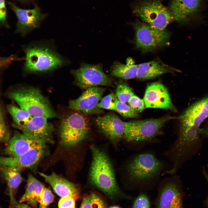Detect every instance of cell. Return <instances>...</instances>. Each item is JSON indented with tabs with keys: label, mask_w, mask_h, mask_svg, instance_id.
I'll return each instance as SVG.
<instances>
[{
	"label": "cell",
	"mask_w": 208,
	"mask_h": 208,
	"mask_svg": "<svg viewBox=\"0 0 208 208\" xmlns=\"http://www.w3.org/2000/svg\"><path fill=\"white\" fill-rule=\"evenodd\" d=\"M88 118L78 112L73 113L62 121L60 127L61 142L66 147L78 144L87 135L90 129Z\"/></svg>",
	"instance_id": "7"
},
{
	"label": "cell",
	"mask_w": 208,
	"mask_h": 208,
	"mask_svg": "<svg viewBox=\"0 0 208 208\" xmlns=\"http://www.w3.org/2000/svg\"><path fill=\"white\" fill-rule=\"evenodd\" d=\"M46 144H42L16 157H1L0 162L2 166L14 167L21 170L35 166L46 155Z\"/></svg>",
	"instance_id": "16"
},
{
	"label": "cell",
	"mask_w": 208,
	"mask_h": 208,
	"mask_svg": "<svg viewBox=\"0 0 208 208\" xmlns=\"http://www.w3.org/2000/svg\"><path fill=\"white\" fill-rule=\"evenodd\" d=\"M45 187L38 180L31 174L28 177L24 193L19 203L26 202L34 206L38 203L40 195Z\"/></svg>",
	"instance_id": "22"
},
{
	"label": "cell",
	"mask_w": 208,
	"mask_h": 208,
	"mask_svg": "<svg viewBox=\"0 0 208 208\" xmlns=\"http://www.w3.org/2000/svg\"><path fill=\"white\" fill-rule=\"evenodd\" d=\"M92 160L89 173L91 183L110 196H128L121 192L117 183L113 166L106 154L95 146H90Z\"/></svg>",
	"instance_id": "3"
},
{
	"label": "cell",
	"mask_w": 208,
	"mask_h": 208,
	"mask_svg": "<svg viewBox=\"0 0 208 208\" xmlns=\"http://www.w3.org/2000/svg\"><path fill=\"white\" fill-rule=\"evenodd\" d=\"M136 47L143 53L152 51L167 44L170 36L165 30L154 28L143 22L134 25Z\"/></svg>",
	"instance_id": "8"
},
{
	"label": "cell",
	"mask_w": 208,
	"mask_h": 208,
	"mask_svg": "<svg viewBox=\"0 0 208 208\" xmlns=\"http://www.w3.org/2000/svg\"><path fill=\"white\" fill-rule=\"evenodd\" d=\"M95 122L101 131L115 144L123 138L124 122L116 115L108 113L98 116L95 118Z\"/></svg>",
	"instance_id": "17"
},
{
	"label": "cell",
	"mask_w": 208,
	"mask_h": 208,
	"mask_svg": "<svg viewBox=\"0 0 208 208\" xmlns=\"http://www.w3.org/2000/svg\"><path fill=\"white\" fill-rule=\"evenodd\" d=\"M208 117V95L194 103L178 118L179 128L200 129L201 123Z\"/></svg>",
	"instance_id": "14"
},
{
	"label": "cell",
	"mask_w": 208,
	"mask_h": 208,
	"mask_svg": "<svg viewBox=\"0 0 208 208\" xmlns=\"http://www.w3.org/2000/svg\"><path fill=\"white\" fill-rule=\"evenodd\" d=\"M171 11L174 19L177 22L187 23L199 14L202 0H171Z\"/></svg>",
	"instance_id": "18"
},
{
	"label": "cell",
	"mask_w": 208,
	"mask_h": 208,
	"mask_svg": "<svg viewBox=\"0 0 208 208\" xmlns=\"http://www.w3.org/2000/svg\"><path fill=\"white\" fill-rule=\"evenodd\" d=\"M12 203L14 205V208H31L26 204L18 203L15 200Z\"/></svg>",
	"instance_id": "36"
},
{
	"label": "cell",
	"mask_w": 208,
	"mask_h": 208,
	"mask_svg": "<svg viewBox=\"0 0 208 208\" xmlns=\"http://www.w3.org/2000/svg\"><path fill=\"white\" fill-rule=\"evenodd\" d=\"M105 90L104 88L98 86L88 88L78 98L70 100L68 107L86 114L101 113L103 110L98 108L97 105Z\"/></svg>",
	"instance_id": "15"
},
{
	"label": "cell",
	"mask_w": 208,
	"mask_h": 208,
	"mask_svg": "<svg viewBox=\"0 0 208 208\" xmlns=\"http://www.w3.org/2000/svg\"><path fill=\"white\" fill-rule=\"evenodd\" d=\"M75 199L71 196L61 198L59 201V208H75Z\"/></svg>",
	"instance_id": "35"
},
{
	"label": "cell",
	"mask_w": 208,
	"mask_h": 208,
	"mask_svg": "<svg viewBox=\"0 0 208 208\" xmlns=\"http://www.w3.org/2000/svg\"><path fill=\"white\" fill-rule=\"evenodd\" d=\"M115 108V111L124 117L136 118L139 116L138 113L132 109L129 105L121 102L117 98Z\"/></svg>",
	"instance_id": "28"
},
{
	"label": "cell",
	"mask_w": 208,
	"mask_h": 208,
	"mask_svg": "<svg viewBox=\"0 0 208 208\" xmlns=\"http://www.w3.org/2000/svg\"><path fill=\"white\" fill-rule=\"evenodd\" d=\"M43 144L22 133L16 132L9 140V143L5 149L4 153L10 157H16Z\"/></svg>",
	"instance_id": "20"
},
{
	"label": "cell",
	"mask_w": 208,
	"mask_h": 208,
	"mask_svg": "<svg viewBox=\"0 0 208 208\" xmlns=\"http://www.w3.org/2000/svg\"><path fill=\"white\" fill-rule=\"evenodd\" d=\"M138 65L135 64L131 58L127 59L125 64L119 62L114 63L111 69L112 76L124 79H129L136 77Z\"/></svg>",
	"instance_id": "23"
},
{
	"label": "cell",
	"mask_w": 208,
	"mask_h": 208,
	"mask_svg": "<svg viewBox=\"0 0 208 208\" xmlns=\"http://www.w3.org/2000/svg\"><path fill=\"white\" fill-rule=\"evenodd\" d=\"M177 118L169 115L155 119L136 120L124 122L123 138L132 143L150 142L159 133L165 123Z\"/></svg>",
	"instance_id": "4"
},
{
	"label": "cell",
	"mask_w": 208,
	"mask_h": 208,
	"mask_svg": "<svg viewBox=\"0 0 208 208\" xmlns=\"http://www.w3.org/2000/svg\"><path fill=\"white\" fill-rule=\"evenodd\" d=\"M39 174L59 196L61 198L71 196L75 200L78 198L79 190L74 184L53 172L49 174L42 172Z\"/></svg>",
	"instance_id": "19"
},
{
	"label": "cell",
	"mask_w": 208,
	"mask_h": 208,
	"mask_svg": "<svg viewBox=\"0 0 208 208\" xmlns=\"http://www.w3.org/2000/svg\"><path fill=\"white\" fill-rule=\"evenodd\" d=\"M127 102L130 107L138 113L142 112L146 107L144 100L134 94L130 98Z\"/></svg>",
	"instance_id": "31"
},
{
	"label": "cell",
	"mask_w": 208,
	"mask_h": 208,
	"mask_svg": "<svg viewBox=\"0 0 208 208\" xmlns=\"http://www.w3.org/2000/svg\"><path fill=\"white\" fill-rule=\"evenodd\" d=\"M7 109L14 122V124L16 125H23L28 122L32 117L25 110L13 105H8Z\"/></svg>",
	"instance_id": "25"
},
{
	"label": "cell",
	"mask_w": 208,
	"mask_h": 208,
	"mask_svg": "<svg viewBox=\"0 0 208 208\" xmlns=\"http://www.w3.org/2000/svg\"><path fill=\"white\" fill-rule=\"evenodd\" d=\"M54 199V196L51 190L45 187L39 201L40 208H46L53 201Z\"/></svg>",
	"instance_id": "30"
},
{
	"label": "cell",
	"mask_w": 208,
	"mask_h": 208,
	"mask_svg": "<svg viewBox=\"0 0 208 208\" xmlns=\"http://www.w3.org/2000/svg\"><path fill=\"white\" fill-rule=\"evenodd\" d=\"M18 1H20L22 2H25L27 1H28L29 0H17Z\"/></svg>",
	"instance_id": "38"
},
{
	"label": "cell",
	"mask_w": 208,
	"mask_h": 208,
	"mask_svg": "<svg viewBox=\"0 0 208 208\" xmlns=\"http://www.w3.org/2000/svg\"><path fill=\"white\" fill-rule=\"evenodd\" d=\"M150 203L147 196L144 194H140L135 199L133 208H150Z\"/></svg>",
	"instance_id": "33"
},
{
	"label": "cell",
	"mask_w": 208,
	"mask_h": 208,
	"mask_svg": "<svg viewBox=\"0 0 208 208\" xmlns=\"http://www.w3.org/2000/svg\"><path fill=\"white\" fill-rule=\"evenodd\" d=\"M10 133L5 124L4 115L1 108L0 114V139L2 142H5L10 139Z\"/></svg>",
	"instance_id": "32"
},
{
	"label": "cell",
	"mask_w": 208,
	"mask_h": 208,
	"mask_svg": "<svg viewBox=\"0 0 208 208\" xmlns=\"http://www.w3.org/2000/svg\"><path fill=\"white\" fill-rule=\"evenodd\" d=\"M115 92V95L117 99L121 102L125 103L134 95L132 88L122 81L117 83Z\"/></svg>",
	"instance_id": "26"
},
{
	"label": "cell",
	"mask_w": 208,
	"mask_h": 208,
	"mask_svg": "<svg viewBox=\"0 0 208 208\" xmlns=\"http://www.w3.org/2000/svg\"><path fill=\"white\" fill-rule=\"evenodd\" d=\"M8 3L16 16L17 21L14 32L24 37L33 30L39 27L47 16L36 5L31 9L20 8L11 2Z\"/></svg>",
	"instance_id": "11"
},
{
	"label": "cell",
	"mask_w": 208,
	"mask_h": 208,
	"mask_svg": "<svg viewBox=\"0 0 208 208\" xmlns=\"http://www.w3.org/2000/svg\"><path fill=\"white\" fill-rule=\"evenodd\" d=\"M122 169L123 178L127 186L136 189L154 186L168 170L164 162L150 151L128 157Z\"/></svg>",
	"instance_id": "1"
},
{
	"label": "cell",
	"mask_w": 208,
	"mask_h": 208,
	"mask_svg": "<svg viewBox=\"0 0 208 208\" xmlns=\"http://www.w3.org/2000/svg\"><path fill=\"white\" fill-rule=\"evenodd\" d=\"M116 97L115 95L110 93L102 98L98 103L97 107L99 109L116 110Z\"/></svg>",
	"instance_id": "29"
},
{
	"label": "cell",
	"mask_w": 208,
	"mask_h": 208,
	"mask_svg": "<svg viewBox=\"0 0 208 208\" xmlns=\"http://www.w3.org/2000/svg\"><path fill=\"white\" fill-rule=\"evenodd\" d=\"M178 72L177 69L157 60L142 63L138 65L136 77L140 80L153 79L164 74Z\"/></svg>",
	"instance_id": "21"
},
{
	"label": "cell",
	"mask_w": 208,
	"mask_h": 208,
	"mask_svg": "<svg viewBox=\"0 0 208 208\" xmlns=\"http://www.w3.org/2000/svg\"><path fill=\"white\" fill-rule=\"evenodd\" d=\"M80 208H105V206L102 200L92 193L83 198Z\"/></svg>",
	"instance_id": "27"
},
{
	"label": "cell",
	"mask_w": 208,
	"mask_h": 208,
	"mask_svg": "<svg viewBox=\"0 0 208 208\" xmlns=\"http://www.w3.org/2000/svg\"><path fill=\"white\" fill-rule=\"evenodd\" d=\"M22 47L25 55L23 70L25 73H49L61 67L65 63L51 40L32 42L23 45Z\"/></svg>",
	"instance_id": "2"
},
{
	"label": "cell",
	"mask_w": 208,
	"mask_h": 208,
	"mask_svg": "<svg viewBox=\"0 0 208 208\" xmlns=\"http://www.w3.org/2000/svg\"><path fill=\"white\" fill-rule=\"evenodd\" d=\"M47 119L42 116L32 117L23 125H17L13 124V126L24 134L40 143L45 144L53 143L54 127Z\"/></svg>",
	"instance_id": "12"
},
{
	"label": "cell",
	"mask_w": 208,
	"mask_h": 208,
	"mask_svg": "<svg viewBox=\"0 0 208 208\" xmlns=\"http://www.w3.org/2000/svg\"><path fill=\"white\" fill-rule=\"evenodd\" d=\"M143 100L146 108L162 109L175 112L177 111L167 88L160 82L151 83L147 86Z\"/></svg>",
	"instance_id": "13"
},
{
	"label": "cell",
	"mask_w": 208,
	"mask_h": 208,
	"mask_svg": "<svg viewBox=\"0 0 208 208\" xmlns=\"http://www.w3.org/2000/svg\"><path fill=\"white\" fill-rule=\"evenodd\" d=\"M71 72L76 85L83 90L100 85L112 86V79L103 72L101 65L83 63L78 69Z\"/></svg>",
	"instance_id": "9"
},
{
	"label": "cell",
	"mask_w": 208,
	"mask_h": 208,
	"mask_svg": "<svg viewBox=\"0 0 208 208\" xmlns=\"http://www.w3.org/2000/svg\"><path fill=\"white\" fill-rule=\"evenodd\" d=\"M1 166L2 175L7 183L9 195L12 203L15 200L14 198V192L22 181L21 174L22 170L14 167L2 166Z\"/></svg>",
	"instance_id": "24"
},
{
	"label": "cell",
	"mask_w": 208,
	"mask_h": 208,
	"mask_svg": "<svg viewBox=\"0 0 208 208\" xmlns=\"http://www.w3.org/2000/svg\"><path fill=\"white\" fill-rule=\"evenodd\" d=\"M8 97L32 117L49 118L57 116L48 101L37 89L25 88L12 91L9 93Z\"/></svg>",
	"instance_id": "5"
},
{
	"label": "cell",
	"mask_w": 208,
	"mask_h": 208,
	"mask_svg": "<svg viewBox=\"0 0 208 208\" xmlns=\"http://www.w3.org/2000/svg\"><path fill=\"white\" fill-rule=\"evenodd\" d=\"M0 23L1 25L7 28H10L7 21L5 0H0Z\"/></svg>",
	"instance_id": "34"
},
{
	"label": "cell",
	"mask_w": 208,
	"mask_h": 208,
	"mask_svg": "<svg viewBox=\"0 0 208 208\" xmlns=\"http://www.w3.org/2000/svg\"><path fill=\"white\" fill-rule=\"evenodd\" d=\"M202 172L208 183V173L204 168H203L202 169ZM207 204H208V200L207 201Z\"/></svg>",
	"instance_id": "37"
},
{
	"label": "cell",
	"mask_w": 208,
	"mask_h": 208,
	"mask_svg": "<svg viewBox=\"0 0 208 208\" xmlns=\"http://www.w3.org/2000/svg\"><path fill=\"white\" fill-rule=\"evenodd\" d=\"M164 178L159 183L156 208H183L181 195L176 174Z\"/></svg>",
	"instance_id": "10"
},
{
	"label": "cell",
	"mask_w": 208,
	"mask_h": 208,
	"mask_svg": "<svg viewBox=\"0 0 208 208\" xmlns=\"http://www.w3.org/2000/svg\"><path fill=\"white\" fill-rule=\"evenodd\" d=\"M134 14L143 22L156 29L164 30L174 18L171 11L159 0H148L137 5Z\"/></svg>",
	"instance_id": "6"
},
{
	"label": "cell",
	"mask_w": 208,
	"mask_h": 208,
	"mask_svg": "<svg viewBox=\"0 0 208 208\" xmlns=\"http://www.w3.org/2000/svg\"><path fill=\"white\" fill-rule=\"evenodd\" d=\"M109 208H120L118 206H115L111 207Z\"/></svg>",
	"instance_id": "39"
}]
</instances>
